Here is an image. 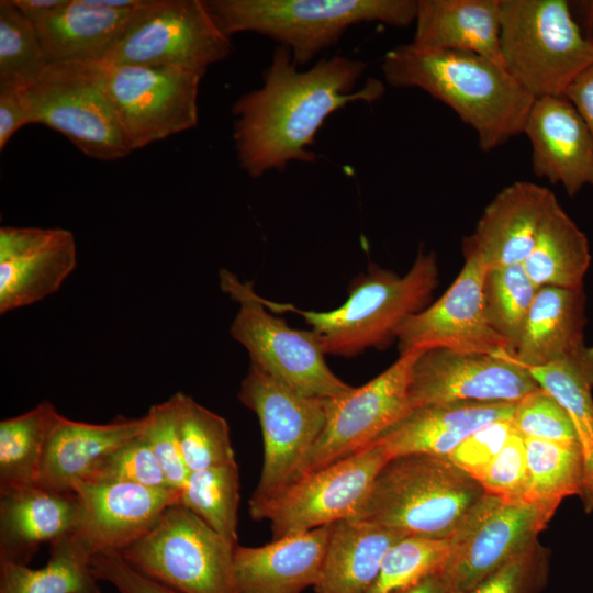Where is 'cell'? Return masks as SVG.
<instances>
[{"instance_id":"7402d4cb","label":"cell","mask_w":593,"mask_h":593,"mask_svg":"<svg viewBox=\"0 0 593 593\" xmlns=\"http://www.w3.org/2000/svg\"><path fill=\"white\" fill-rule=\"evenodd\" d=\"M76 492L27 485L0 492V561L29 566L40 546L77 532Z\"/></svg>"},{"instance_id":"bcb514c9","label":"cell","mask_w":593,"mask_h":593,"mask_svg":"<svg viewBox=\"0 0 593 593\" xmlns=\"http://www.w3.org/2000/svg\"><path fill=\"white\" fill-rule=\"evenodd\" d=\"M91 570L98 581L112 584L119 593H177L135 571L119 551L93 556Z\"/></svg>"},{"instance_id":"8d00e7d4","label":"cell","mask_w":593,"mask_h":593,"mask_svg":"<svg viewBox=\"0 0 593 593\" xmlns=\"http://www.w3.org/2000/svg\"><path fill=\"white\" fill-rule=\"evenodd\" d=\"M36 26L11 0L0 1V89L21 90L47 68Z\"/></svg>"},{"instance_id":"f1b7e54d","label":"cell","mask_w":593,"mask_h":593,"mask_svg":"<svg viewBox=\"0 0 593 593\" xmlns=\"http://www.w3.org/2000/svg\"><path fill=\"white\" fill-rule=\"evenodd\" d=\"M402 534L369 522L347 518L332 525L316 593H367L389 548Z\"/></svg>"},{"instance_id":"f546056e","label":"cell","mask_w":593,"mask_h":593,"mask_svg":"<svg viewBox=\"0 0 593 593\" xmlns=\"http://www.w3.org/2000/svg\"><path fill=\"white\" fill-rule=\"evenodd\" d=\"M537 384L569 414L583 457L580 493L584 511L593 512V347L541 367L527 369Z\"/></svg>"},{"instance_id":"4316f807","label":"cell","mask_w":593,"mask_h":593,"mask_svg":"<svg viewBox=\"0 0 593 593\" xmlns=\"http://www.w3.org/2000/svg\"><path fill=\"white\" fill-rule=\"evenodd\" d=\"M138 7L113 9L100 0H67L35 25L47 64L101 63Z\"/></svg>"},{"instance_id":"1f68e13d","label":"cell","mask_w":593,"mask_h":593,"mask_svg":"<svg viewBox=\"0 0 593 593\" xmlns=\"http://www.w3.org/2000/svg\"><path fill=\"white\" fill-rule=\"evenodd\" d=\"M92 557L75 533L64 536L49 544L43 568L0 561V593H102Z\"/></svg>"},{"instance_id":"603a6c76","label":"cell","mask_w":593,"mask_h":593,"mask_svg":"<svg viewBox=\"0 0 593 593\" xmlns=\"http://www.w3.org/2000/svg\"><path fill=\"white\" fill-rule=\"evenodd\" d=\"M332 525L275 539L260 547L238 544L233 557L237 593H301L314 588Z\"/></svg>"},{"instance_id":"7c38bea8","label":"cell","mask_w":593,"mask_h":593,"mask_svg":"<svg viewBox=\"0 0 593 593\" xmlns=\"http://www.w3.org/2000/svg\"><path fill=\"white\" fill-rule=\"evenodd\" d=\"M99 67L132 150L197 125L202 76L165 66L99 63Z\"/></svg>"},{"instance_id":"8fae6325","label":"cell","mask_w":593,"mask_h":593,"mask_svg":"<svg viewBox=\"0 0 593 593\" xmlns=\"http://www.w3.org/2000/svg\"><path fill=\"white\" fill-rule=\"evenodd\" d=\"M202 0H144L101 61L175 67L204 76L231 53Z\"/></svg>"},{"instance_id":"7bdbcfd3","label":"cell","mask_w":593,"mask_h":593,"mask_svg":"<svg viewBox=\"0 0 593 593\" xmlns=\"http://www.w3.org/2000/svg\"><path fill=\"white\" fill-rule=\"evenodd\" d=\"M146 414L148 424L143 436L158 459L170 486L181 490L189 471L181 455L174 396L153 405Z\"/></svg>"},{"instance_id":"4fadbf2b","label":"cell","mask_w":593,"mask_h":593,"mask_svg":"<svg viewBox=\"0 0 593 593\" xmlns=\"http://www.w3.org/2000/svg\"><path fill=\"white\" fill-rule=\"evenodd\" d=\"M388 460L383 449L372 444L304 474L249 515L270 523L272 540L350 518Z\"/></svg>"},{"instance_id":"4dcf8cb0","label":"cell","mask_w":593,"mask_h":593,"mask_svg":"<svg viewBox=\"0 0 593 593\" xmlns=\"http://www.w3.org/2000/svg\"><path fill=\"white\" fill-rule=\"evenodd\" d=\"M591 262L589 242L556 195L540 222L534 247L523 262L538 287L582 288Z\"/></svg>"},{"instance_id":"83f0119b","label":"cell","mask_w":593,"mask_h":593,"mask_svg":"<svg viewBox=\"0 0 593 593\" xmlns=\"http://www.w3.org/2000/svg\"><path fill=\"white\" fill-rule=\"evenodd\" d=\"M584 293L582 288L540 287L537 290L513 359L536 368L563 359L584 345Z\"/></svg>"},{"instance_id":"9c48e42d","label":"cell","mask_w":593,"mask_h":593,"mask_svg":"<svg viewBox=\"0 0 593 593\" xmlns=\"http://www.w3.org/2000/svg\"><path fill=\"white\" fill-rule=\"evenodd\" d=\"M238 399L259 421L264 462L248 511L272 500L300 479L326 418V399L302 395L249 365Z\"/></svg>"},{"instance_id":"3957f363","label":"cell","mask_w":593,"mask_h":593,"mask_svg":"<svg viewBox=\"0 0 593 593\" xmlns=\"http://www.w3.org/2000/svg\"><path fill=\"white\" fill-rule=\"evenodd\" d=\"M438 275L436 254L419 249L403 276L370 265L367 272L350 283L347 300L333 311H302L265 299L264 304L277 313L289 311L301 315L325 355L353 358L396 339L402 323L426 307L438 284Z\"/></svg>"},{"instance_id":"d590c367","label":"cell","mask_w":593,"mask_h":593,"mask_svg":"<svg viewBox=\"0 0 593 593\" xmlns=\"http://www.w3.org/2000/svg\"><path fill=\"white\" fill-rule=\"evenodd\" d=\"M172 396L181 455L189 473L236 462L226 419L183 392Z\"/></svg>"},{"instance_id":"b9f144b4","label":"cell","mask_w":593,"mask_h":593,"mask_svg":"<svg viewBox=\"0 0 593 593\" xmlns=\"http://www.w3.org/2000/svg\"><path fill=\"white\" fill-rule=\"evenodd\" d=\"M549 551L537 540L469 591L462 593H542Z\"/></svg>"},{"instance_id":"e575fe53","label":"cell","mask_w":593,"mask_h":593,"mask_svg":"<svg viewBox=\"0 0 593 593\" xmlns=\"http://www.w3.org/2000/svg\"><path fill=\"white\" fill-rule=\"evenodd\" d=\"M238 503L237 462L190 472L181 489L180 504L234 545H238Z\"/></svg>"},{"instance_id":"ee69618b","label":"cell","mask_w":593,"mask_h":593,"mask_svg":"<svg viewBox=\"0 0 593 593\" xmlns=\"http://www.w3.org/2000/svg\"><path fill=\"white\" fill-rule=\"evenodd\" d=\"M477 481L489 494L525 501L527 458L524 436L515 429Z\"/></svg>"},{"instance_id":"cb8c5ba5","label":"cell","mask_w":593,"mask_h":593,"mask_svg":"<svg viewBox=\"0 0 593 593\" xmlns=\"http://www.w3.org/2000/svg\"><path fill=\"white\" fill-rule=\"evenodd\" d=\"M147 424V414L137 418L118 416L104 424L72 421L61 415L48 439L36 484L75 492L105 457L143 434Z\"/></svg>"},{"instance_id":"ba28073f","label":"cell","mask_w":593,"mask_h":593,"mask_svg":"<svg viewBox=\"0 0 593 593\" xmlns=\"http://www.w3.org/2000/svg\"><path fill=\"white\" fill-rule=\"evenodd\" d=\"M220 282L239 304L230 333L246 348L251 365L305 396L333 399L353 390L329 369L314 334L293 329L269 313L251 282L239 281L226 269Z\"/></svg>"},{"instance_id":"44dd1931","label":"cell","mask_w":593,"mask_h":593,"mask_svg":"<svg viewBox=\"0 0 593 593\" xmlns=\"http://www.w3.org/2000/svg\"><path fill=\"white\" fill-rule=\"evenodd\" d=\"M553 197L549 189L528 181L505 187L463 239V250L477 254L486 269L523 264Z\"/></svg>"},{"instance_id":"f35d334b","label":"cell","mask_w":593,"mask_h":593,"mask_svg":"<svg viewBox=\"0 0 593 593\" xmlns=\"http://www.w3.org/2000/svg\"><path fill=\"white\" fill-rule=\"evenodd\" d=\"M452 538L405 536L387 551L379 575L367 593H399L439 573L450 557Z\"/></svg>"},{"instance_id":"d6a6232c","label":"cell","mask_w":593,"mask_h":593,"mask_svg":"<svg viewBox=\"0 0 593 593\" xmlns=\"http://www.w3.org/2000/svg\"><path fill=\"white\" fill-rule=\"evenodd\" d=\"M61 414L49 401L0 422V492L34 485L51 434Z\"/></svg>"},{"instance_id":"d6986e66","label":"cell","mask_w":593,"mask_h":593,"mask_svg":"<svg viewBox=\"0 0 593 593\" xmlns=\"http://www.w3.org/2000/svg\"><path fill=\"white\" fill-rule=\"evenodd\" d=\"M77 266L74 234L53 227H0V313L54 294Z\"/></svg>"},{"instance_id":"c3c4849f","label":"cell","mask_w":593,"mask_h":593,"mask_svg":"<svg viewBox=\"0 0 593 593\" xmlns=\"http://www.w3.org/2000/svg\"><path fill=\"white\" fill-rule=\"evenodd\" d=\"M563 96L573 104L593 135V63L575 77Z\"/></svg>"},{"instance_id":"9a60e30c","label":"cell","mask_w":593,"mask_h":593,"mask_svg":"<svg viewBox=\"0 0 593 593\" xmlns=\"http://www.w3.org/2000/svg\"><path fill=\"white\" fill-rule=\"evenodd\" d=\"M423 350L426 349L400 355L366 384L326 399L325 424L301 477L371 446L411 410L407 394L411 371Z\"/></svg>"},{"instance_id":"d4e9b609","label":"cell","mask_w":593,"mask_h":593,"mask_svg":"<svg viewBox=\"0 0 593 593\" xmlns=\"http://www.w3.org/2000/svg\"><path fill=\"white\" fill-rule=\"evenodd\" d=\"M516 403L454 402L411 409L373 444L392 458L427 454L447 457L479 428L513 418Z\"/></svg>"},{"instance_id":"74e56055","label":"cell","mask_w":593,"mask_h":593,"mask_svg":"<svg viewBox=\"0 0 593 593\" xmlns=\"http://www.w3.org/2000/svg\"><path fill=\"white\" fill-rule=\"evenodd\" d=\"M537 290L523 264L486 269L483 282L485 314L492 328L507 342L511 355Z\"/></svg>"},{"instance_id":"8992f818","label":"cell","mask_w":593,"mask_h":593,"mask_svg":"<svg viewBox=\"0 0 593 593\" xmlns=\"http://www.w3.org/2000/svg\"><path fill=\"white\" fill-rule=\"evenodd\" d=\"M503 65L534 99L563 96L593 63V45L566 0H501Z\"/></svg>"},{"instance_id":"52a82bcc","label":"cell","mask_w":593,"mask_h":593,"mask_svg":"<svg viewBox=\"0 0 593 593\" xmlns=\"http://www.w3.org/2000/svg\"><path fill=\"white\" fill-rule=\"evenodd\" d=\"M236 546L178 503L120 553L135 571L177 593H237Z\"/></svg>"},{"instance_id":"ab89813d","label":"cell","mask_w":593,"mask_h":593,"mask_svg":"<svg viewBox=\"0 0 593 593\" xmlns=\"http://www.w3.org/2000/svg\"><path fill=\"white\" fill-rule=\"evenodd\" d=\"M512 421L515 429L525 438L578 443L569 414L540 387L516 403Z\"/></svg>"},{"instance_id":"5bb4252c","label":"cell","mask_w":593,"mask_h":593,"mask_svg":"<svg viewBox=\"0 0 593 593\" xmlns=\"http://www.w3.org/2000/svg\"><path fill=\"white\" fill-rule=\"evenodd\" d=\"M550 519L536 504L486 493L451 537L439 572L449 593L471 590L528 549Z\"/></svg>"},{"instance_id":"2e32d148","label":"cell","mask_w":593,"mask_h":593,"mask_svg":"<svg viewBox=\"0 0 593 593\" xmlns=\"http://www.w3.org/2000/svg\"><path fill=\"white\" fill-rule=\"evenodd\" d=\"M539 385L508 351L423 350L409 384L411 409L454 402L517 403Z\"/></svg>"},{"instance_id":"5b68a950","label":"cell","mask_w":593,"mask_h":593,"mask_svg":"<svg viewBox=\"0 0 593 593\" xmlns=\"http://www.w3.org/2000/svg\"><path fill=\"white\" fill-rule=\"evenodd\" d=\"M217 27L228 37L255 32L290 48L293 63L309 64L337 43L353 25L415 22V0H204Z\"/></svg>"},{"instance_id":"836d02e7","label":"cell","mask_w":593,"mask_h":593,"mask_svg":"<svg viewBox=\"0 0 593 593\" xmlns=\"http://www.w3.org/2000/svg\"><path fill=\"white\" fill-rule=\"evenodd\" d=\"M525 446L527 486L524 500L552 517L563 499L581 493L583 457L580 445L525 438Z\"/></svg>"},{"instance_id":"816d5d0a","label":"cell","mask_w":593,"mask_h":593,"mask_svg":"<svg viewBox=\"0 0 593 593\" xmlns=\"http://www.w3.org/2000/svg\"><path fill=\"white\" fill-rule=\"evenodd\" d=\"M582 3L585 9V13L588 15L589 22L591 24V34H590V37L588 38L593 45V1H584Z\"/></svg>"},{"instance_id":"7dc6e473","label":"cell","mask_w":593,"mask_h":593,"mask_svg":"<svg viewBox=\"0 0 593 593\" xmlns=\"http://www.w3.org/2000/svg\"><path fill=\"white\" fill-rule=\"evenodd\" d=\"M30 123L31 119L21 102L19 90L0 89V148L3 149L13 134Z\"/></svg>"},{"instance_id":"60d3db41","label":"cell","mask_w":593,"mask_h":593,"mask_svg":"<svg viewBox=\"0 0 593 593\" xmlns=\"http://www.w3.org/2000/svg\"><path fill=\"white\" fill-rule=\"evenodd\" d=\"M87 480H115L150 488H172L143 434L105 457Z\"/></svg>"},{"instance_id":"ac0fdd59","label":"cell","mask_w":593,"mask_h":593,"mask_svg":"<svg viewBox=\"0 0 593 593\" xmlns=\"http://www.w3.org/2000/svg\"><path fill=\"white\" fill-rule=\"evenodd\" d=\"M75 492L81 517L75 533L92 556L122 551L142 537L166 508L180 503L181 490L115 480H86Z\"/></svg>"},{"instance_id":"30bf717a","label":"cell","mask_w":593,"mask_h":593,"mask_svg":"<svg viewBox=\"0 0 593 593\" xmlns=\"http://www.w3.org/2000/svg\"><path fill=\"white\" fill-rule=\"evenodd\" d=\"M19 94L31 123L58 131L87 156L115 160L132 152L102 85L99 63L48 65Z\"/></svg>"},{"instance_id":"ffe728a7","label":"cell","mask_w":593,"mask_h":593,"mask_svg":"<svg viewBox=\"0 0 593 593\" xmlns=\"http://www.w3.org/2000/svg\"><path fill=\"white\" fill-rule=\"evenodd\" d=\"M523 133L537 177L562 184L570 197L593 187V135L564 96L535 99Z\"/></svg>"},{"instance_id":"277c9868","label":"cell","mask_w":593,"mask_h":593,"mask_svg":"<svg viewBox=\"0 0 593 593\" xmlns=\"http://www.w3.org/2000/svg\"><path fill=\"white\" fill-rule=\"evenodd\" d=\"M485 494L447 457L406 455L387 461L350 518L403 536L450 538Z\"/></svg>"},{"instance_id":"484cf974","label":"cell","mask_w":593,"mask_h":593,"mask_svg":"<svg viewBox=\"0 0 593 593\" xmlns=\"http://www.w3.org/2000/svg\"><path fill=\"white\" fill-rule=\"evenodd\" d=\"M415 25L418 48L470 52L503 65L501 0H418Z\"/></svg>"},{"instance_id":"e0dca14e","label":"cell","mask_w":593,"mask_h":593,"mask_svg":"<svg viewBox=\"0 0 593 593\" xmlns=\"http://www.w3.org/2000/svg\"><path fill=\"white\" fill-rule=\"evenodd\" d=\"M465 264L449 289L432 305L409 316L396 332L400 355L447 348L460 353L510 351L485 314L481 258L463 250Z\"/></svg>"},{"instance_id":"681fc988","label":"cell","mask_w":593,"mask_h":593,"mask_svg":"<svg viewBox=\"0 0 593 593\" xmlns=\"http://www.w3.org/2000/svg\"><path fill=\"white\" fill-rule=\"evenodd\" d=\"M34 25L60 9L67 0H11Z\"/></svg>"},{"instance_id":"f907efd6","label":"cell","mask_w":593,"mask_h":593,"mask_svg":"<svg viewBox=\"0 0 593 593\" xmlns=\"http://www.w3.org/2000/svg\"><path fill=\"white\" fill-rule=\"evenodd\" d=\"M399 593H449V590L440 573H435Z\"/></svg>"},{"instance_id":"7a4b0ae2","label":"cell","mask_w":593,"mask_h":593,"mask_svg":"<svg viewBox=\"0 0 593 593\" xmlns=\"http://www.w3.org/2000/svg\"><path fill=\"white\" fill-rule=\"evenodd\" d=\"M385 81L396 88H419L448 105L490 152L523 134L535 99L492 59L470 52L427 51L411 44L383 57Z\"/></svg>"},{"instance_id":"f6af8a7d","label":"cell","mask_w":593,"mask_h":593,"mask_svg":"<svg viewBox=\"0 0 593 593\" xmlns=\"http://www.w3.org/2000/svg\"><path fill=\"white\" fill-rule=\"evenodd\" d=\"M514 432L512 418L494 421L468 436L447 458L477 480Z\"/></svg>"},{"instance_id":"6da1fadb","label":"cell","mask_w":593,"mask_h":593,"mask_svg":"<svg viewBox=\"0 0 593 593\" xmlns=\"http://www.w3.org/2000/svg\"><path fill=\"white\" fill-rule=\"evenodd\" d=\"M367 65L336 55L300 71L290 48L278 45L259 89L233 107L234 142L240 167L251 178L289 163H314L317 131L338 109L357 101L373 102L384 93L374 78L355 90Z\"/></svg>"}]
</instances>
